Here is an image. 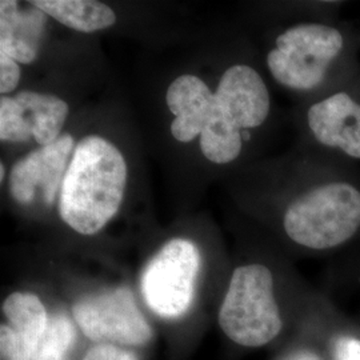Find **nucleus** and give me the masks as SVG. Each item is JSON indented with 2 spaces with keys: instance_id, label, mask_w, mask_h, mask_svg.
I'll list each match as a JSON object with an SVG mask.
<instances>
[{
  "instance_id": "obj_19",
  "label": "nucleus",
  "mask_w": 360,
  "mask_h": 360,
  "mask_svg": "<svg viewBox=\"0 0 360 360\" xmlns=\"http://www.w3.org/2000/svg\"><path fill=\"white\" fill-rule=\"evenodd\" d=\"M279 360H330L328 355L321 349L309 346L296 347L285 352Z\"/></svg>"
},
{
  "instance_id": "obj_15",
  "label": "nucleus",
  "mask_w": 360,
  "mask_h": 360,
  "mask_svg": "<svg viewBox=\"0 0 360 360\" xmlns=\"http://www.w3.org/2000/svg\"><path fill=\"white\" fill-rule=\"evenodd\" d=\"M32 131L20 104L15 98L0 99V139L1 142L26 143L32 139Z\"/></svg>"
},
{
  "instance_id": "obj_8",
  "label": "nucleus",
  "mask_w": 360,
  "mask_h": 360,
  "mask_svg": "<svg viewBox=\"0 0 360 360\" xmlns=\"http://www.w3.org/2000/svg\"><path fill=\"white\" fill-rule=\"evenodd\" d=\"M74 139L62 135L58 141L30 153L13 165L10 175V193L19 205L41 200L51 206L60 193L62 183L72 156Z\"/></svg>"
},
{
  "instance_id": "obj_2",
  "label": "nucleus",
  "mask_w": 360,
  "mask_h": 360,
  "mask_svg": "<svg viewBox=\"0 0 360 360\" xmlns=\"http://www.w3.org/2000/svg\"><path fill=\"white\" fill-rule=\"evenodd\" d=\"M127 165L112 143L91 135L77 143L59 193V214L82 235H95L123 202Z\"/></svg>"
},
{
  "instance_id": "obj_4",
  "label": "nucleus",
  "mask_w": 360,
  "mask_h": 360,
  "mask_svg": "<svg viewBox=\"0 0 360 360\" xmlns=\"http://www.w3.org/2000/svg\"><path fill=\"white\" fill-rule=\"evenodd\" d=\"M169 111L175 115L172 136L181 143L200 135V150L215 165H230L245 148L243 132L223 112L215 91L193 75L176 77L166 95Z\"/></svg>"
},
{
  "instance_id": "obj_16",
  "label": "nucleus",
  "mask_w": 360,
  "mask_h": 360,
  "mask_svg": "<svg viewBox=\"0 0 360 360\" xmlns=\"http://www.w3.org/2000/svg\"><path fill=\"white\" fill-rule=\"evenodd\" d=\"M327 355L330 360H360V336L349 333L336 335Z\"/></svg>"
},
{
  "instance_id": "obj_9",
  "label": "nucleus",
  "mask_w": 360,
  "mask_h": 360,
  "mask_svg": "<svg viewBox=\"0 0 360 360\" xmlns=\"http://www.w3.org/2000/svg\"><path fill=\"white\" fill-rule=\"evenodd\" d=\"M219 105L232 123L243 132L245 144L252 132L262 129L271 115L270 90L255 67L238 63L229 67L215 91Z\"/></svg>"
},
{
  "instance_id": "obj_7",
  "label": "nucleus",
  "mask_w": 360,
  "mask_h": 360,
  "mask_svg": "<svg viewBox=\"0 0 360 360\" xmlns=\"http://www.w3.org/2000/svg\"><path fill=\"white\" fill-rule=\"evenodd\" d=\"M72 321L95 345L141 347L154 338L150 323L127 287H116L79 299L72 306Z\"/></svg>"
},
{
  "instance_id": "obj_10",
  "label": "nucleus",
  "mask_w": 360,
  "mask_h": 360,
  "mask_svg": "<svg viewBox=\"0 0 360 360\" xmlns=\"http://www.w3.org/2000/svg\"><path fill=\"white\" fill-rule=\"evenodd\" d=\"M0 360H31L50 315L38 295L16 291L1 304Z\"/></svg>"
},
{
  "instance_id": "obj_3",
  "label": "nucleus",
  "mask_w": 360,
  "mask_h": 360,
  "mask_svg": "<svg viewBox=\"0 0 360 360\" xmlns=\"http://www.w3.org/2000/svg\"><path fill=\"white\" fill-rule=\"evenodd\" d=\"M218 322L223 334L240 347H266L282 334L283 314L269 266L251 262L232 271Z\"/></svg>"
},
{
  "instance_id": "obj_1",
  "label": "nucleus",
  "mask_w": 360,
  "mask_h": 360,
  "mask_svg": "<svg viewBox=\"0 0 360 360\" xmlns=\"http://www.w3.org/2000/svg\"><path fill=\"white\" fill-rule=\"evenodd\" d=\"M345 1L285 27L266 56L272 79L311 99L334 89L360 70V35L339 18Z\"/></svg>"
},
{
  "instance_id": "obj_18",
  "label": "nucleus",
  "mask_w": 360,
  "mask_h": 360,
  "mask_svg": "<svg viewBox=\"0 0 360 360\" xmlns=\"http://www.w3.org/2000/svg\"><path fill=\"white\" fill-rule=\"evenodd\" d=\"M20 79V68L18 62L6 53L0 52V92L8 94L16 89Z\"/></svg>"
},
{
  "instance_id": "obj_5",
  "label": "nucleus",
  "mask_w": 360,
  "mask_h": 360,
  "mask_svg": "<svg viewBox=\"0 0 360 360\" xmlns=\"http://www.w3.org/2000/svg\"><path fill=\"white\" fill-rule=\"evenodd\" d=\"M302 126L309 153L360 168V70L306 99Z\"/></svg>"
},
{
  "instance_id": "obj_6",
  "label": "nucleus",
  "mask_w": 360,
  "mask_h": 360,
  "mask_svg": "<svg viewBox=\"0 0 360 360\" xmlns=\"http://www.w3.org/2000/svg\"><path fill=\"white\" fill-rule=\"evenodd\" d=\"M202 264L188 239H171L146 264L141 288L146 304L162 319H179L193 304Z\"/></svg>"
},
{
  "instance_id": "obj_17",
  "label": "nucleus",
  "mask_w": 360,
  "mask_h": 360,
  "mask_svg": "<svg viewBox=\"0 0 360 360\" xmlns=\"http://www.w3.org/2000/svg\"><path fill=\"white\" fill-rule=\"evenodd\" d=\"M82 360H139L138 355L129 347L116 345L98 343L89 348Z\"/></svg>"
},
{
  "instance_id": "obj_13",
  "label": "nucleus",
  "mask_w": 360,
  "mask_h": 360,
  "mask_svg": "<svg viewBox=\"0 0 360 360\" xmlns=\"http://www.w3.org/2000/svg\"><path fill=\"white\" fill-rule=\"evenodd\" d=\"M30 3L79 32H96L114 26L116 22L115 13L107 4L95 0H34Z\"/></svg>"
},
{
  "instance_id": "obj_12",
  "label": "nucleus",
  "mask_w": 360,
  "mask_h": 360,
  "mask_svg": "<svg viewBox=\"0 0 360 360\" xmlns=\"http://www.w3.org/2000/svg\"><path fill=\"white\" fill-rule=\"evenodd\" d=\"M15 101L25 111L32 136L43 147L56 142L62 135L68 115V104L63 99L34 91H20Z\"/></svg>"
},
{
  "instance_id": "obj_20",
  "label": "nucleus",
  "mask_w": 360,
  "mask_h": 360,
  "mask_svg": "<svg viewBox=\"0 0 360 360\" xmlns=\"http://www.w3.org/2000/svg\"><path fill=\"white\" fill-rule=\"evenodd\" d=\"M0 179H4V165H0Z\"/></svg>"
},
{
  "instance_id": "obj_14",
  "label": "nucleus",
  "mask_w": 360,
  "mask_h": 360,
  "mask_svg": "<svg viewBox=\"0 0 360 360\" xmlns=\"http://www.w3.org/2000/svg\"><path fill=\"white\" fill-rule=\"evenodd\" d=\"M77 340V324L63 312L50 315L46 333L31 360H67Z\"/></svg>"
},
{
  "instance_id": "obj_11",
  "label": "nucleus",
  "mask_w": 360,
  "mask_h": 360,
  "mask_svg": "<svg viewBox=\"0 0 360 360\" xmlns=\"http://www.w3.org/2000/svg\"><path fill=\"white\" fill-rule=\"evenodd\" d=\"M47 15L30 3L22 8L18 1H0V52L15 62L32 63L47 26Z\"/></svg>"
}]
</instances>
